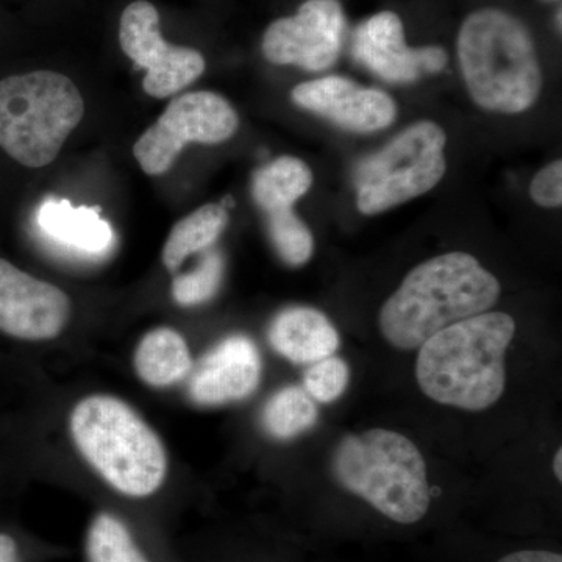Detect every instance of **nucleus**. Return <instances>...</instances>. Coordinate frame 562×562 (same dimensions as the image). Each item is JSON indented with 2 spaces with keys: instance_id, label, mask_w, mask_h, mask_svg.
Wrapping results in <instances>:
<instances>
[{
  "instance_id": "nucleus-1",
  "label": "nucleus",
  "mask_w": 562,
  "mask_h": 562,
  "mask_svg": "<svg viewBox=\"0 0 562 562\" xmlns=\"http://www.w3.org/2000/svg\"><path fill=\"white\" fill-rule=\"evenodd\" d=\"M501 283L465 251H450L420 262L380 310V331L401 350L422 344L454 322L490 312Z\"/></svg>"
},
{
  "instance_id": "nucleus-2",
  "label": "nucleus",
  "mask_w": 562,
  "mask_h": 562,
  "mask_svg": "<svg viewBox=\"0 0 562 562\" xmlns=\"http://www.w3.org/2000/svg\"><path fill=\"white\" fill-rule=\"evenodd\" d=\"M516 321L502 312L480 313L449 325L419 347L416 379L428 398L483 412L505 391V355Z\"/></svg>"
},
{
  "instance_id": "nucleus-3",
  "label": "nucleus",
  "mask_w": 562,
  "mask_h": 562,
  "mask_svg": "<svg viewBox=\"0 0 562 562\" xmlns=\"http://www.w3.org/2000/svg\"><path fill=\"white\" fill-rule=\"evenodd\" d=\"M458 61L476 105L502 114L530 110L542 91L535 40L519 18L501 9L472 11L457 40Z\"/></svg>"
},
{
  "instance_id": "nucleus-4",
  "label": "nucleus",
  "mask_w": 562,
  "mask_h": 562,
  "mask_svg": "<svg viewBox=\"0 0 562 562\" xmlns=\"http://www.w3.org/2000/svg\"><path fill=\"white\" fill-rule=\"evenodd\" d=\"M69 427L81 457L121 494L149 497L165 483L168 454L161 439L121 398H83L72 409Z\"/></svg>"
},
{
  "instance_id": "nucleus-5",
  "label": "nucleus",
  "mask_w": 562,
  "mask_h": 562,
  "mask_svg": "<svg viewBox=\"0 0 562 562\" xmlns=\"http://www.w3.org/2000/svg\"><path fill=\"white\" fill-rule=\"evenodd\" d=\"M335 479L394 522H419L430 508L427 464L401 432L373 428L344 438L333 453Z\"/></svg>"
},
{
  "instance_id": "nucleus-6",
  "label": "nucleus",
  "mask_w": 562,
  "mask_h": 562,
  "mask_svg": "<svg viewBox=\"0 0 562 562\" xmlns=\"http://www.w3.org/2000/svg\"><path fill=\"white\" fill-rule=\"evenodd\" d=\"M83 114L79 88L63 74L35 70L0 80V147L22 166L50 165Z\"/></svg>"
},
{
  "instance_id": "nucleus-7",
  "label": "nucleus",
  "mask_w": 562,
  "mask_h": 562,
  "mask_svg": "<svg viewBox=\"0 0 562 562\" xmlns=\"http://www.w3.org/2000/svg\"><path fill=\"white\" fill-rule=\"evenodd\" d=\"M447 135L436 122L409 125L353 173L357 206L375 216L431 191L446 176Z\"/></svg>"
},
{
  "instance_id": "nucleus-8",
  "label": "nucleus",
  "mask_w": 562,
  "mask_h": 562,
  "mask_svg": "<svg viewBox=\"0 0 562 562\" xmlns=\"http://www.w3.org/2000/svg\"><path fill=\"white\" fill-rule=\"evenodd\" d=\"M238 127V113L227 99L211 91L188 92L172 99L158 121L139 136L133 155L147 176H161L188 144H221Z\"/></svg>"
},
{
  "instance_id": "nucleus-9",
  "label": "nucleus",
  "mask_w": 562,
  "mask_h": 562,
  "mask_svg": "<svg viewBox=\"0 0 562 562\" xmlns=\"http://www.w3.org/2000/svg\"><path fill=\"white\" fill-rule=\"evenodd\" d=\"M120 44L138 68L147 69L143 88L151 98H171L205 72L201 52L162 38L160 13L147 0H135L122 13Z\"/></svg>"
},
{
  "instance_id": "nucleus-10",
  "label": "nucleus",
  "mask_w": 562,
  "mask_h": 562,
  "mask_svg": "<svg viewBox=\"0 0 562 562\" xmlns=\"http://www.w3.org/2000/svg\"><path fill=\"white\" fill-rule=\"evenodd\" d=\"M346 29V14L338 0H306L297 13L266 29L262 54L272 65L322 72L338 61Z\"/></svg>"
},
{
  "instance_id": "nucleus-11",
  "label": "nucleus",
  "mask_w": 562,
  "mask_h": 562,
  "mask_svg": "<svg viewBox=\"0 0 562 562\" xmlns=\"http://www.w3.org/2000/svg\"><path fill=\"white\" fill-rule=\"evenodd\" d=\"M70 317L68 295L0 258V331L21 341H50Z\"/></svg>"
},
{
  "instance_id": "nucleus-12",
  "label": "nucleus",
  "mask_w": 562,
  "mask_h": 562,
  "mask_svg": "<svg viewBox=\"0 0 562 562\" xmlns=\"http://www.w3.org/2000/svg\"><path fill=\"white\" fill-rule=\"evenodd\" d=\"M351 54L390 83H413L427 74L441 72L449 55L439 46L412 47L405 41L403 21L394 11H380L358 25Z\"/></svg>"
},
{
  "instance_id": "nucleus-13",
  "label": "nucleus",
  "mask_w": 562,
  "mask_h": 562,
  "mask_svg": "<svg viewBox=\"0 0 562 562\" xmlns=\"http://www.w3.org/2000/svg\"><path fill=\"white\" fill-rule=\"evenodd\" d=\"M291 98L295 105L347 132L383 131L397 117V105L390 94L361 87L346 77L303 81L292 90Z\"/></svg>"
},
{
  "instance_id": "nucleus-14",
  "label": "nucleus",
  "mask_w": 562,
  "mask_h": 562,
  "mask_svg": "<svg viewBox=\"0 0 562 562\" xmlns=\"http://www.w3.org/2000/svg\"><path fill=\"white\" fill-rule=\"evenodd\" d=\"M261 357L255 342L243 335L228 336L192 366L188 392L202 406L244 401L257 391Z\"/></svg>"
},
{
  "instance_id": "nucleus-15",
  "label": "nucleus",
  "mask_w": 562,
  "mask_h": 562,
  "mask_svg": "<svg viewBox=\"0 0 562 562\" xmlns=\"http://www.w3.org/2000/svg\"><path fill=\"white\" fill-rule=\"evenodd\" d=\"M272 349L294 364H314L333 357L341 339L324 313L291 306L273 317L268 330Z\"/></svg>"
},
{
  "instance_id": "nucleus-16",
  "label": "nucleus",
  "mask_w": 562,
  "mask_h": 562,
  "mask_svg": "<svg viewBox=\"0 0 562 562\" xmlns=\"http://www.w3.org/2000/svg\"><path fill=\"white\" fill-rule=\"evenodd\" d=\"M41 231L69 249L99 255L113 244V231L98 209L70 205L69 201L47 199L38 213Z\"/></svg>"
},
{
  "instance_id": "nucleus-17",
  "label": "nucleus",
  "mask_w": 562,
  "mask_h": 562,
  "mask_svg": "<svg viewBox=\"0 0 562 562\" xmlns=\"http://www.w3.org/2000/svg\"><path fill=\"white\" fill-rule=\"evenodd\" d=\"M133 366L144 383L154 387H168L187 379L194 362L183 336L172 328L160 327L140 339Z\"/></svg>"
},
{
  "instance_id": "nucleus-18",
  "label": "nucleus",
  "mask_w": 562,
  "mask_h": 562,
  "mask_svg": "<svg viewBox=\"0 0 562 562\" xmlns=\"http://www.w3.org/2000/svg\"><path fill=\"white\" fill-rule=\"evenodd\" d=\"M313 187V172L301 158L280 157L262 166L251 180V195L265 214L292 210Z\"/></svg>"
},
{
  "instance_id": "nucleus-19",
  "label": "nucleus",
  "mask_w": 562,
  "mask_h": 562,
  "mask_svg": "<svg viewBox=\"0 0 562 562\" xmlns=\"http://www.w3.org/2000/svg\"><path fill=\"white\" fill-rule=\"evenodd\" d=\"M228 224L227 210L221 205H203L173 225L162 249V262L171 272L192 254L209 250Z\"/></svg>"
},
{
  "instance_id": "nucleus-20",
  "label": "nucleus",
  "mask_w": 562,
  "mask_h": 562,
  "mask_svg": "<svg viewBox=\"0 0 562 562\" xmlns=\"http://www.w3.org/2000/svg\"><path fill=\"white\" fill-rule=\"evenodd\" d=\"M261 420L262 427L272 438L286 441L314 427L317 409L305 390L288 386L269 398L262 409Z\"/></svg>"
},
{
  "instance_id": "nucleus-21",
  "label": "nucleus",
  "mask_w": 562,
  "mask_h": 562,
  "mask_svg": "<svg viewBox=\"0 0 562 562\" xmlns=\"http://www.w3.org/2000/svg\"><path fill=\"white\" fill-rule=\"evenodd\" d=\"M90 562H149L116 517L102 513L92 520L87 538Z\"/></svg>"
},
{
  "instance_id": "nucleus-22",
  "label": "nucleus",
  "mask_w": 562,
  "mask_h": 562,
  "mask_svg": "<svg viewBox=\"0 0 562 562\" xmlns=\"http://www.w3.org/2000/svg\"><path fill=\"white\" fill-rule=\"evenodd\" d=\"M269 238L281 260L292 268L310 261L314 251L313 233L292 210L265 214Z\"/></svg>"
},
{
  "instance_id": "nucleus-23",
  "label": "nucleus",
  "mask_w": 562,
  "mask_h": 562,
  "mask_svg": "<svg viewBox=\"0 0 562 562\" xmlns=\"http://www.w3.org/2000/svg\"><path fill=\"white\" fill-rule=\"evenodd\" d=\"M224 258L221 251L205 250L194 271L173 277V301L181 306H195L211 301L221 288Z\"/></svg>"
},
{
  "instance_id": "nucleus-24",
  "label": "nucleus",
  "mask_w": 562,
  "mask_h": 562,
  "mask_svg": "<svg viewBox=\"0 0 562 562\" xmlns=\"http://www.w3.org/2000/svg\"><path fill=\"white\" fill-rule=\"evenodd\" d=\"M349 366L341 358L328 357L314 362L305 373L303 384L313 401L331 403L338 401L349 384Z\"/></svg>"
},
{
  "instance_id": "nucleus-25",
  "label": "nucleus",
  "mask_w": 562,
  "mask_h": 562,
  "mask_svg": "<svg viewBox=\"0 0 562 562\" xmlns=\"http://www.w3.org/2000/svg\"><path fill=\"white\" fill-rule=\"evenodd\" d=\"M530 198L542 209H560L562 205V162L552 161L536 173L530 184Z\"/></svg>"
},
{
  "instance_id": "nucleus-26",
  "label": "nucleus",
  "mask_w": 562,
  "mask_h": 562,
  "mask_svg": "<svg viewBox=\"0 0 562 562\" xmlns=\"http://www.w3.org/2000/svg\"><path fill=\"white\" fill-rule=\"evenodd\" d=\"M498 562H562L560 553L546 552V550H524L502 558Z\"/></svg>"
},
{
  "instance_id": "nucleus-27",
  "label": "nucleus",
  "mask_w": 562,
  "mask_h": 562,
  "mask_svg": "<svg viewBox=\"0 0 562 562\" xmlns=\"http://www.w3.org/2000/svg\"><path fill=\"white\" fill-rule=\"evenodd\" d=\"M0 562H20L16 542L9 535H0Z\"/></svg>"
},
{
  "instance_id": "nucleus-28",
  "label": "nucleus",
  "mask_w": 562,
  "mask_h": 562,
  "mask_svg": "<svg viewBox=\"0 0 562 562\" xmlns=\"http://www.w3.org/2000/svg\"><path fill=\"white\" fill-rule=\"evenodd\" d=\"M561 465H562V450L558 449L557 457H554V461H553V471H554V475H557L558 482H561V480H562Z\"/></svg>"
}]
</instances>
